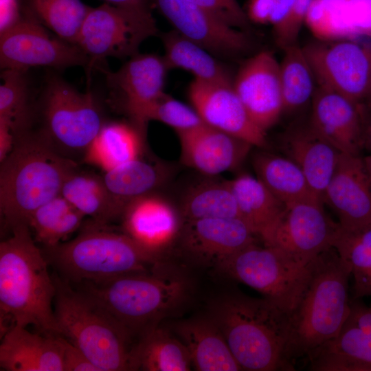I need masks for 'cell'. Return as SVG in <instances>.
<instances>
[{
	"label": "cell",
	"mask_w": 371,
	"mask_h": 371,
	"mask_svg": "<svg viewBox=\"0 0 371 371\" xmlns=\"http://www.w3.org/2000/svg\"><path fill=\"white\" fill-rule=\"evenodd\" d=\"M89 58L77 45L52 36L45 27L29 15L0 34V65L3 70L27 71L32 67L87 69Z\"/></svg>",
	"instance_id": "13"
},
{
	"label": "cell",
	"mask_w": 371,
	"mask_h": 371,
	"mask_svg": "<svg viewBox=\"0 0 371 371\" xmlns=\"http://www.w3.org/2000/svg\"><path fill=\"white\" fill-rule=\"evenodd\" d=\"M302 48L317 86L364 104L371 88V42L317 39Z\"/></svg>",
	"instance_id": "11"
},
{
	"label": "cell",
	"mask_w": 371,
	"mask_h": 371,
	"mask_svg": "<svg viewBox=\"0 0 371 371\" xmlns=\"http://www.w3.org/2000/svg\"><path fill=\"white\" fill-rule=\"evenodd\" d=\"M323 202L333 210L344 229L371 224V186L363 157L341 154Z\"/></svg>",
	"instance_id": "20"
},
{
	"label": "cell",
	"mask_w": 371,
	"mask_h": 371,
	"mask_svg": "<svg viewBox=\"0 0 371 371\" xmlns=\"http://www.w3.org/2000/svg\"><path fill=\"white\" fill-rule=\"evenodd\" d=\"M363 104L366 106H371V88Z\"/></svg>",
	"instance_id": "53"
},
{
	"label": "cell",
	"mask_w": 371,
	"mask_h": 371,
	"mask_svg": "<svg viewBox=\"0 0 371 371\" xmlns=\"http://www.w3.org/2000/svg\"><path fill=\"white\" fill-rule=\"evenodd\" d=\"M207 315L243 370H289L284 355L289 314L276 304L234 291L213 300Z\"/></svg>",
	"instance_id": "5"
},
{
	"label": "cell",
	"mask_w": 371,
	"mask_h": 371,
	"mask_svg": "<svg viewBox=\"0 0 371 371\" xmlns=\"http://www.w3.org/2000/svg\"><path fill=\"white\" fill-rule=\"evenodd\" d=\"M184 221L240 218L228 180L204 179L189 186L179 205Z\"/></svg>",
	"instance_id": "33"
},
{
	"label": "cell",
	"mask_w": 371,
	"mask_h": 371,
	"mask_svg": "<svg viewBox=\"0 0 371 371\" xmlns=\"http://www.w3.org/2000/svg\"><path fill=\"white\" fill-rule=\"evenodd\" d=\"M338 226L324 211L323 203L304 201L286 205L258 236L265 245L306 265L333 247Z\"/></svg>",
	"instance_id": "12"
},
{
	"label": "cell",
	"mask_w": 371,
	"mask_h": 371,
	"mask_svg": "<svg viewBox=\"0 0 371 371\" xmlns=\"http://www.w3.org/2000/svg\"><path fill=\"white\" fill-rule=\"evenodd\" d=\"M0 368L5 371H64L60 335L15 326L1 336Z\"/></svg>",
	"instance_id": "24"
},
{
	"label": "cell",
	"mask_w": 371,
	"mask_h": 371,
	"mask_svg": "<svg viewBox=\"0 0 371 371\" xmlns=\"http://www.w3.org/2000/svg\"><path fill=\"white\" fill-rule=\"evenodd\" d=\"M311 276L297 306L289 315L284 360L294 363L335 337L350 313L347 264L331 247L310 262Z\"/></svg>",
	"instance_id": "4"
},
{
	"label": "cell",
	"mask_w": 371,
	"mask_h": 371,
	"mask_svg": "<svg viewBox=\"0 0 371 371\" xmlns=\"http://www.w3.org/2000/svg\"><path fill=\"white\" fill-rule=\"evenodd\" d=\"M78 167L77 161L59 153L38 131L17 134L11 151L1 161L3 230L27 224L36 210L60 194L65 179Z\"/></svg>",
	"instance_id": "2"
},
{
	"label": "cell",
	"mask_w": 371,
	"mask_h": 371,
	"mask_svg": "<svg viewBox=\"0 0 371 371\" xmlns=\"http://www.w3.org/2000/svg\"><path fill=\"white\" fill-rule=\"evenodd\" d=\"M363 159H364L365 165L366 167V170L368 172V175L369 177V180H370V183L371 186V152H370V153L368 155L363 157Z\"/></svg>",
	"instance_id": "52"
},
{
	"label": "cell",
	"mask_w": 371,
	"mask_h": 371,
	"mask_svg": "<svg viewBox=\"0 0 371 371\" xmlns=\"http://www.w3.org/2000/svg\"><path fill=\"white\" fill-rule=\"evenodd\" d=\"M104 3L130 9L151 10L150 0H102Z\"/></svg>",
	"instance_id": "50"
},
{
	"label": "cell",
	"mask_w": 371,
	"mask_h": 371,
	"mask_svg": "<svg viewBox=\"0 0 371 371\" xmlns=\"http://www.w3.org/2000/svg\"><path fill=\"white\" fill-rule=\"evenodd\" d=\"M332 246L350 269L353 300L371 297V224L355 229L339 225Z\"/></svg>",
	"instance_id": "35"
},
{
	"label": "cell",
	"mask_w": 371,
	"mask_h": 371,
	"mask_svg": "<svg viewBox=\"0 0 371 371\" xmlns=\"http://www.w3.org/2000/svg\"><path fill=\"white\" fill-rule=\"evenodd\" d=\"M162 42L165 51L163 57L169 69L186 70L194 76V80L205 82L233 81L227 69L212 53L175 30L164 34Z\"/></svg>",
	"instance_id": "32"
},
{
	"label": "cell",
	"mask_w": 371,
	"mask_h": 371,
	"mask_svg": "<svg viewBox=\"0 0 371 371\" xmlns=\"http://www.w3.org/2000/svg\"><path fill=\"white\" fill-rule=\"evenodd\" d=\"M26 14L38 21L63 40L77 44L84 21L91 7L81 0H25Z\"/></svg>",
	"instance_id": "37"
},
{
	"label": "cell",
	"mask_w": 371,
	"mask_h": 371,
	"mask_svg": "<svg viewBox=\"0 0 371 371\" xmlns=\"http://www.w3.org/2000/svg\"><path fill=\"white\" fill-rule=\"evenodd\" d=\"M60 339L64 371H99L98 368L78 347L62 336H60Z\"/></svg>",
	"instance_id": "45"
},
{
	"label": "cell",
	"mask_w": 371,
	"mask_h": 371,
	"mask_svg": "<svg viewBox=\"0 0 371 371\" xmlns=\"http://www.w3.org/2000/svg\"><path fill=\"white\" fill-rule=\"evenodd\" d=\"M308 124L340 153L361 155L363 149V104L316 87Z\"/></svg>",
	"instance_id": "21"
},
{
	"label": "cell",
	"mask_w": 371,
	"mask_h": 371,
	"mask_svg": "<svg viewBox=\"0 0 371 371\" xmlns=\"http://www.w3.org/2000/svg\"><path fill=\"white\" fill-rule=\"evenodd\" d=\"M192 368L186 346L160 324L139 337L131 350V370L188 371Z\"/></svg>",
	"instance_id": "27"
},
{
	"label": "cell",
	"mask_w": 371,
	"mask_h": 371,
	"mask_svg": "<svg viewBox=\"0 0 371 371\" xmlns=\"http://www.w3.org/2000/svg\"><path fill=\"white\" fill-rule=\"evenodd\" d=\"M283 51L280 72L284 113L296 111L311 100L317 86L302 47L296 43Z\"/></svg>",
	"instance_id": "39"
},
{
	"label": "cell",
	"mask_w": 371,
	"mask_h": 371,
	"mask_svg": "<svg viewBox=\"0 0 371 371\" xmlns=\"http://www.w3.org/2000/svg\"><path fill=\"white\" fill-rule=\"evenodd\" d=\"M120 220L124 234L161 260L177 244L184 223L179 208L157 192L128 203Z\"/></svg>",
	"instance_id": "16"
},
{
	"label": "cell",
	"mask_w": 371,
	"mask_h": 371,
	"mask_svg": "<svg viewBox=\"0 0 371 371\" xmlns=\"http://www.w3.org/2000/svg\"><path fill=\"white\" fill-rule=\"evenodd\" d=\"M172 331L187 348L196 370H243L220 328L208 315L177 322Z\"/></svg>",
	"instance_id": "25"
},
{
	"label": "cell",
	"mask_w": 371,
	"mask_h": 371,
	"mask_svg": "<svg viewBox=\"0 0 371 371\" xmlns=\"http://www.w3.org/2000/svg\"><path fill=\"white\" fill-rule=\"evenodd\" d=\"M188 97L205 124L240 138L254 147L268 146L266 133L249 117L233 81L205 82L194 79L188 88Z\"/></svg>",
	"instance_id": "18"
},
{
	"label": "cell",
	"mask_w": 371,
	"mask_h": 371,
	"mask_svg": "<svg viewBox=\"0 0 371 371\" xmlns=\"http://www.w3.org/2000/svg\"><path fill=\"white\" fill-rule=\"evenodd\" d=\"M42 251L58 276L70 284L149 271L164 260L150 254L123 232L91 220L74 239Z\"/></svg>",
	"instance_id": "6"
},
{
	"label": "cell",
	"mask_w": 371,
	"mask_h": 371,
	"mask_svg": "<svg viewBox=\"0 0 371 371\" xmlns=\"http://www.w3.org/2000/svg\"><path fill=\"white\" fill-rule=\"evenodd\" d=\"M14 135L10 127L3 122L0 121V162L2 161L11 151Z\"/></svg>",
	"instance_id": "49"
},
{
	"label": "cell",
	"mask_w": 371,
	"mask_h": 371,
	"mask_svg": "<svg viewBox=\"0 0 371 371\" xmlns=\"http://www.w3.org/2000/svg\"><path fill=\"white\" fill-rule=\"evenodd\" d=\"M279 144L285 157L300 168L313 192L323 202L325 190L341 153L308 122L288 128L280 135Z\"/></svg>",
	"instance_id": "23"
},
{
	"label": "cell",
	"mask_w": 371,
	"mask_h": 371,
	"mask_svg": "<svg viewBox=\"0 0 371 371\" xmlns=\"http://www.w3.org/2000/svg\"><path fill=\"white\" fill-rule=\"evenodd\" d=\"M170 174L166 165L143 155L106 171L102 176L109 192L124 212L131 201L157 191L168 181Z\"/></svg>",
	"instance_id": "29"
},
{
	"label": "cell",
	"mask_w": 371,
	"mask_h": 371,
	"mask_svg": "<svg viewBox=\"0 0 371 371\" xmlns=\"http://www.w3.org/2000/svg\"><path fill=\"white\" fill-rule=\"evenodd\" d=\"M313 371H371V338L350 317L306 356Z\"/></svg>",
	"instance_id": "26"
},
{
	"label": "cell",
	"mask_w": 371,
	"mask_h": 371,
	"mask_svg": "<svg viewBox=\"0 0 371 371\" xmlns=\"http://www.w3.org/2000/svg\"><path fill=\"white\" fill-rule=\"evenodd\" d=\"M312 0H281L274 16L275 42L282 50L297 43Z\"/></svg>",
	"instance_id": "42"
},
{
	"label": "cell",
	"mask_w": 371,
	"mask_h": 371,
	"mask_svg": "<svg viewBox=\"0 0 371 371\" xmlns=\"http://www.w3.org/2000/svg\"><path fill=\"white\" fill-rule=\"evenodd\" d=\"M363 148L371 152V106L363 104Z\"/></svg>",
	"instance_id": "51"
},
{
	"label": "cell",
	"mask_w": 371,
	"mask_h": 371,
	"mask_svg": "<svg viewBox=\"0 0 371 371\" xmlns=\"http://www.w3.org/2000/svg\"><path fill=\"white\" fill-rule=\"evenodd\" d=\"M85 217L60 194L36 210L27 225L35 241L49 247L80 229Z\"/></svg>",
	"instance_id": "36"
},
{
	"label": "cell",
	"mask_w": 371,
	"mask_h": 371,
	"mask_svg": "<svg viewBox=\"0 0 371 371\" xmlns=\"http://www.w3.org/2000/svg\"><path fill=\"white\" fill-rule=\"evenodd\" d=\"M0 86V121L15 136L32 128L35 121L36 102H32L26 71L5 69Z\"/></svg>",
	"instance_id": "38"
},
{
	"label": "cell",
	"mask_w": 371,
	"mask_h": 371,
	"mask_svg": "<svg viewBox=\"0 0 371 371\" xmlns=\"http://www.w3.org/2000/svg\"><path fill=\"white\" fill-rule=\"evenodd\" d=\"M233 86L257 126L266 133L277 123L284 103L280 63L271 52L262 51L247 60Z\"/></svg>",
	"instance_id": "17"
},
{
	"label": "cell",
	"mask_w": 371,
	"mask_h": 371,
	"mask_svg": "<svg viewBox=\"0 0 371 371\" xmlns=\"http://www.w3.org/2000/svg\"><path fill=\"white\" fill-rule=\"evenodd\" d=\"M251 163L257 178L284 205L304 201L323 203L313 192L300 168L288 157L258 151Z\"/></svg>",
	"instance_id": "31"
},
{
	"label": "cell",
	"mask_w": 371,
	"mask_h": 371,
	"mask_svg": "<svg viewBox=\"0 0 371 371\" xmlns=\"http://www.w3.org/2000/svg\"><path fill=\"white\" fill-rule=\"evenodd\" d=\"M280 0H249L245 9L250 22L269 24L271 17Z\"/></svg>",
	"instance_id": "46"
},
{
	"label": "cell",
	"mask_w": 371,
	"mask_h": 371,
	"mask_svg": "<svg viewBox=\"0 0 371 371\" xmlns=\"http://www.w3.org/2000/svg\"><path fill=\"white\" fill-rule=\"evenodd\" d=\"M222 23L238 30H247L249 20L237 0H190Z\"/></svg>",
	"instance_id": "43"
},
{
	"label": "cell",
	"mask_w": 371,
	"mask_h": 371,
	"mask_svg": "<svg viewBox=\"0 0 371 371\" xmlns=\"http://www.w3.org/2000/svg\"><path fill=\"white\" fill-rule=\"evenodd\" d=\"M145 136L130 121L105 122L83 161L108 171L143 156Z\"/></svg>",
	"instance_id": "28"
},
{
	"label": "cell",
	"mask_w": 371,
	"mask_h": 371,
	"mask_svg": "<svg viewBox=\"0 0 371 371\" xmlns=\"http://www.w3.org/2000/svg\"><path fill=\"white\" fill-rule=\"evenodd\" d=\"M53 277L58 335L82 350L99 371L131 370L135 339L92 297L58 275Z\"/></svg>",
	"instance_id": "7"
},
{
	"label": "cell",
	"mask_w": 371,
	"mask_h": 371,
	"mask_svg": "<svg viewBox=\"0 0 371 371\" xmlns=\"http://www.w3.org/2000/svg\"><path fill=\"white\" fill-rule=\"evenodd\" d=\"M150 120L161 122L176 132L192 129L205 124L192 106H190L166 93L144 112L142 121L146 127Z\"/></svg>",
	"instance_id": "41"
},
{
	"label": "cell",
	"mask_w": 371,
	"mask_h": 371,
	"mask_svg": "<svg viewBox=\"0 0 371 371\" xmlns=\"http://www.w3.org/2000/svg\"><path fill=\"white\" fill-rule=\"evenodd\" d=\"M240 218L258 236L280 215L284 205L257 178L241 174L228 180Z\"/></svg>",
	"instance_id": "34"
},
{
	"label": "cell",
	"mask_w": 371,
	"mask_h": 371,
	"mask_svg": "<svg viewBox=\"0 0 371 371\" xmlns=\"http://www.w3.org/2000/svg\"><path fill=\"white\" fill-rule=\"evenodd\" d=\"M0 243L1 336L15 326L58 335L54 302L56 284L49 262L27 224H20Z\"/></svg>",
	"instance_id": "1"
},
{
	"label": "cell",
	"mask_w": 371,
	"mask_h": 371,
	"mask_svg": "<svg viewBox=\"0 0 371 371\" xmlns=\"http://www.w3.org/2000/svg\"><path fill=\"white\" fill-rule=\"evenodd\" d=\"M256 236L241 218L199 219L184 221L177 244L189 260L216 269Z\"/></svg>",
	"instance_id": "19"
},
{
	"label": "cell",
	"mask_w": 371,
	"mask_h": 371,
	"mask_svg": "<svg viewBox=\"0 0 371 371\" xmlns=\"http://www.w3.org/2000/svg\"><path fill=\"white\" fill-rule=\"evenodd\" d=\"M35 113L38 132L59 153L76 161V157L84 159L106 122L91 91L80 92L55 74L47 76Z\"/></svg>",
	"instance_id": "8"
},
{
	"label": "cell",
	"mask_w": 371,
	"mask_h": 371,
	"mask_svg": "<svg viewBox=\"0 0 371 371\" xmlns=\"http://www.w3.org/2000/svg\"><path fill=\"white\" fill-rule=\"evenodd\" d=\"M168 67L163 56L136 54L117 71L105 70L110 102L146 133L142 118L146 110L164 92Z\"/></svg>",
	"instance_id": "14"
},
{
	"label": "cell",
	"mask_w": 371,
	"mask_h": 371,
	"mask_svg": "<svg viewBox=\"0 0 371 371\" xmlns=\"http://www.w3.org/2000/svg\"><path fill=\"white\" fill-rule=\"evenodd\" d=\"M176 133L182 163L209 177L238 168L254 147L240 138L205 124Z\"/></svg>",
	"instance_id": "22"
},
{
	"label": "cell",
	"mask_w": 371,
	"mask_h": 371,
	"mask_svg": "<svg viewBox=\"0 0 371 371\" xmlns=\"http://www.w3.org/2000/svg\"><path fill=\"white\" fill-rule=\"evenodd\" d=\"M350 307V317L371 338V306L354 300Z\"/></svg>",
	"instance_id": "48"
},
{
	"label": "cell",
	"mask_w": 371,
	"mask_h": 371,
	"mask_svg": "<svg viewBox=\"0 0 371 371\" xmlns=\"http://www.w3.org/2000/svg\"><path fill=\"white\" fill-rule=\"evenodd\" d=\"M157 32L151 10L104 3L90 9L77 45L89 57L87 70L91 71L108 57L123 58L135 55L141 44Z\"/></svg>",
	"instance_id": "10"
},
{
	"label": "cell",
	"mask_w": 371,
	"mask_h": 371,
	"mask_svg": "<svg viewBox=\"0 0 371 371\" xmlns=\"http://www.w3.org/2000/svg\"><path fill=\"white\" fill-rule=\"evenodd\" d=\"M346 19L354 36H371V0H341Z\"/></svg>",
	"instance_id": "44"
},
{
	"label": "cell",
	"mask_w": 371,
	"mask_h": 371,
	"mask_svg": "<svg viewBox=\"0 0 371 371\" xmlns=\"http://www.w3.org/2000/svg\"><path fill=\"white\" fill-rule=\"evenodd\" d=\"M309 263L301 264L282 251L261 247L256 241L227 258L216 269L256 290L289 315L309 280Z\"/></svg>",
	"instance_id": "9"
},
{
	"label": "cell",
	"mask_w": 371,
	"mask_h": 371,
	"mask_svg": "<svg viewBox=\"0 0 371 371\" xmlns=\"http://www.w3.org/2000/svg\"><path fill=\"white\" fill-rule=\"evenodd\" d=\"M60 195L98 225H109L120 220L123 212L109 192L102 176L80 171L78 167L65 179Z\"/></svg>",
	"instance_id": "30"
},
{
	"label": "cell",
	"mask_w": 371,
	"mask_h": 371,
	"mask_svg": "<svg viewBox=\"0 0 371 371\" xmlns=\"http://www.w3.org/2000/svg\"><path fill=\"white\" fill-rule=\"evenodd\" d=\"M0 34L11 29L22 19L19 0H0Z\"/></svg>",
	"instance_id": "47"
},
{
	"label": "cell",
	"mask_w": 371,
	"mask_h": 371,
	"mask_svg": "<svg viewBox=\"0 0 371 371\" xmlns=\"http://www.w3.org/2000/svg\"><path fill=\"white\" fill-rule=\"evenodd\" d=\"M167 264L162 260L149 271L71 284L92 297L136 341L176 313L190 297V280Z\"/></svg>",
	"instance_id": "3"
},
{
	"label": "cell",
	"mask_w": 371,
	"mask_h": 371,
	"mask_svg": "<svg viewBox=\"0 0 371 371\" xmlns=\"http://www.w3.org/2000/svg\"><path fill=\"white\" fill-rule=\"evenodd\" d=\"M305 23L320 40L353 39L341 0H312Z\"/></svg>",
	"instance_id": "40"
},
{
	"label": "cell",
	"mask_w": 371,
	"mask_h": 371,
	"mask_svg": "<svg viewBox=\"0 0 371 371\" xmlns=\"http://www.w3.org/2000/svg\"><path fill=\"white\" fill-rule=\"evenodd\" d=\"M159 12L186 38L198 43L214 56L232 57L251 47L244 30L222 23L190 0H150Z\"/></svg>",
	"instance_id": "15"
}]
</instances>
